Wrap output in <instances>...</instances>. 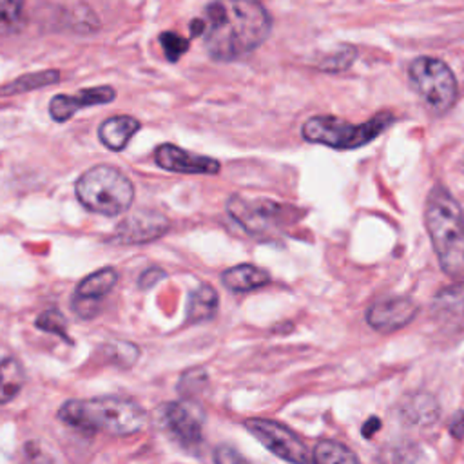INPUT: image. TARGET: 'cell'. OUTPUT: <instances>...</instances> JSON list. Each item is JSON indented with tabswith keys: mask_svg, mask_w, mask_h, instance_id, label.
Listing matches in <instances>:
<instances>
[{
	"mask_svg": "<svg viewBox=\"0 0 464 464\" xmlns=\"http://www.w3.org/2000/svg\"><path fill=\"white\" fill-rule=\"evenodd\" d=\"M203 42L219 62L238 60L258 49L271 35L269 12L251 0H218L203 10Z\"/></svg>",
	"mask_w": 464,
	"mask_h": 464,
	"instance_id": "obj_1",
	"label": "cell"
},
{
	"mask_svg": "<svg viewBox=\"0 0 464 464\" xmlns=\"http://www.w3.org/2000/svg\"><path fill=\"white\" fill-rule=\"evenodd\" d=\"M58 419L76 430L102 432L114 437L138 433L147 421L146 410L128 397L71 399L58 410Z\"/></svg>",
	"mask_w": 464,
	"mask_h": 464,
	"instance_id": "obj_2",
	"label": "cell"
},
{
	"mask_svg": "<svg viewBox=\"0 0 464 464\" xmlns=\"http://www.w3.org/2000/svg\"><path fill=\"white\" fill-rule=\"evenodd\" d=\"M424 223L441 269L453 278L464 276V214L457 200L441 185L428 194Z\"/></svg>",
	"mask_w": 464,
	"mask_h": 464,
	"instance_id": "obj_3",
	"label": "cell"
},
{
	"mask_svg": "<svg viewBox=\"0 0 464 464\" xmlns=\"http://www.w3.org/2000/svg\"><path fill=\"white\" fill-rule=\"evenodd\" d=\"M76 198L91 212L124 214L135 200V185L128 174L112 165H96L76 182Z\"/></svg>",
	"mask_w": 464,
	"mask_h": 464,
	"instance_id": "obj_4",
	"label": "cell"
},
{
	"mask_svg": "<svg viewBox=\"0 0 464 464\" xmlns=\"http://www.w3.org/2000/svg\"><path fill=\"white\" fill-rule=\"evenodd\" d=\"M394 124V114L379 112L365 124L354 126L335 116H312L301 129L307 142L321 144L332 149H358L376 140Z\"/></svg>",
	"mask_w": 464,
	"mask_h": 464,
	"instance_id": "obj_5",
	"label": "cell"
},
{
	"mask_svg": "<svg viewBox=\"0 0 464 464\" xmlns=\"http://www.w3.org/2000/svg\"><path fill=\"white\" fill-rule=\"evenodd\" d=\"M410 84L435 114L450 111L457 98V80L451 69L439 58L419 57L408 67Z\"/></svg>",
	"mask_w": 464,
	"mask_h": 464,
	"instance_id": "obj_6",
	"label": "cell"
},
{
	"mask_svg": "<svg viewBox=\"0 0 464 464\" xmlns=\"http://www.w3.org/2000/svg\"><path fill=\"white\" fill-rule=\"evenodd\" d=\"M245 428L269 451L290 464H312V455L305 442L285 424L272 419H247Z\"/></svg>",
	"mask_w": 464,
	"mask_h": 464,
	"instance_id": "obj_7",
	"label": "cell"
},
{
	"mask_svg": "<svg viewBox=\"0 0 464 464\" xmlns=\"http://www.w3.org/2000/svg\"><path fill=\"white\" fill-rule=\"evenodd\" d=\"M160 417L165 430L185 448H194L201 442L203 415L196 405L187 401L167 403L160 408Z\"/></svg>",
	"mask_w": 464,
	"mask_h": 464,
	"instance_id": "obj_8",
	"label": "cell"
},
{
	"mask_svg": "<svg viewBox=\"0 0 464 464\" xmlns=\"http://www.w3.org/2000/svg\"><path fill=\"white\" fill-rule=\"evenodd\" d=\"M169 228V219L158 210L140 209L122 219L116 227L114 240L119 244L133 245V244H147L164 236Z\"/></svg>",
	"mask_w": 464,
	"mask_h": 464,
	"instance_id": "obj_9",
	"label": "cell"
},
{
	"mask_svg": "<svg viewBox=\"0 0 464 464\" xmlns=\"http://www.w3.org/2000/svg\"><path fill=\"white\" fill-rule=\"evenodd\" d=\"M417 312L419 307L414 299L405 296H394L376 301L367 312V321L374 330L381 334H390L412 323Z\"/></svg>",
	"mask_w": 464,
	"mask_h": 464,
	"instance_id": "obj_10",
	"label": "cell"
},
{
	"mask_svg": "<svg viewBox=\"0 0 464 464\" xmlns=\"http://www.w3.org/2000/svg\"><path fill=\"white\" fill-rule=\"evenodd\" d=\"M116 281H119V272L111 267L100 269L84 278L75 290V312L82 317H93L98 312L100 301L114 289Z\"/></svg>",
	"mask_w": 464,
	"mask_h": 464,
	"instance_id": "obj_11",
	"label": "cell"
},
{
	"mask_svg": "<svg viewBox=\"0 0 464 464\" xmlns=\"http://www.w3.org/2000/svg\"><path fill=\"white\" fill-rule=\"evenodd\" d=\"M155 162L158 167L169 173H182V174H216L219 173V167H221L219 162L210 156L194 155L173 144L158 146L155 151Z\"/></svg>",
	"mask_w": 464,
	"mask_h": 464,
	"instance_id": "obj_12",
	"label": "cell"
},
{
	"mask_svg": "<svg viewBox=\"0 0 464 464\" xmlns=\"http://www.w3.org/2000/svg\"><path fill=\"white\" fill-rule=\"evenodd\" d=\"M116 98V91L111 85L89 87L78 94H57L49 102V114L55 122H67L78 109L91 105H105Z\"/></svg>",
	"mask_w": 464,
	"mask_h": 464,
	"instance_id": "obj_13",
	"label": "cell"
},
{
	"mask_svg": "<svg viewBox=\"0 0 464 464\" xmlns=\"http://www.w3.org/2000/svg\"><path fill=\"white\" fill-rule=\"evenodd\" d=\"M227 210L251 235H256L267 225L278 221L281 207L272 201H249L244 196H232L227 203Z\"/></svg>",
	"mask_w": 464,
	"mask_h": 464,
	"instance_id": "obj_14",
	"label": "cell"
},
{
	"mask_svg": "<svg viewBox=\"0 0 464 464\" xmlns=\"http://www.w3.org/2000/svg\"><path fill=\"white\" fill-rule=\"evenodd\" d=\"M430 314L444 330L457 332L464 328V283L441 289L432 301Z\"/></svg>",
	"mask_w": 464,
	"mask_h": 464,
	"instance_id": "obj_15",
	"label": "cell"
},
{
	"mask_svg": "<svg viewBox=\"0 0 464 464\" xmlns=\"http://www.w3.org/2000/svg\"><path fill=\"white\" fill-rule=\"evenodd\" d=\"M138 129L140 122L133 119V116H112V119H107L100 126L98 138L109 151L119 153L128 147V144L138 133Z\"/></svg>",
	"mask_w": 464,
	"mask_h": 464,
	"instance_id": "obj_16",
	"label": "cell"
},
{
	"mask_svg": "<svg viewBox=\"0 0 464 464\" xmlns=\"http://www.w3.org/2000/svg\"><path fill=\"white\" fill-rule=\"evenodd\" d=\"M221 281L232 292H251L260 287H265L271 281V276L256 265L244 263L225 271L221 274Z\"/></svg>",
	"mask_w": 464,
	"mask_h": 464,
	"instance_id": "obj_17",
	"label": "cell"
},
{
	"mask_svg": "<svg viewBox=\"0 0 464 464\" xmlns=\"http://www.w3.org/2000/svg\"><path fill=\"white\" fill-rule=\"evenodd\" d=\"M403 417L417 426H430L439 417V405L430 394H414L406 397L403 408Z\"/></svg>",
	"mask_w": 464,
	"mask_h": 464,
	"instance_id": "obj_18",
	"label": "cell"
},
{
	"mask_svg": "<svg viewBox=\"0 0 464 464\" xmlns=\"http://www.w3.org/2000/svg\"><path fill=\"white\" fill-rule=\"evenodd\" d=\"M26 374L15 358H0V405L13 401L22 390Z\"/></svg>",
	"mask_w": 464,
	"mask_h": 464,
	"instance_id": "obj_19",
	"label": "cell"
},
{
	"mask_svg": "<svg viewBox=\"0 0 464 464\" xmlns=\"http://www.w3.org/2000/svg\"><path fill=\"white\" fill-rule=\"evenodd\" d=\"M218 294L210 285L198 287L187 303V321L189 323H203L216 316L218 310Z\"/></svg>",
	"mask_w": 464,
	"mask_h": 464,
	"instance_id": "obj_20",
	"label": "cell"
},
{
	"mask_svg": "<svg viewBox=\"0 0 464 464\" xmlns=\"http://www.w3.org/2000/svg\"><path fill=\"white\" fill-rule=\"evenodd\" d=\"M57 82H60V71H57V69L40 71V73H28V75H22V76L15 78L13 82L0 87V96H13V94L28 93V91H33V89L48 87V85L57 84Z\"/></svg>",
	"mask_w": 464,
	"mask_h": 464,
	"instance_id": "obj_21",
	"label": "cell"
},
{
	"mask_svg": "<svg viewBox=\"0 0 464 464\" xmlns=\"http://www.w3.org/2000/svg\"><path fill=\"white\" fill-rule=\"evenodd\" d=\"M312 464H360L356 453L337 441H321L312 453Z\"/></svg>",
	"mask_w": 464,
	"mask_h": 464,
	"instance_id": "obj_22",
	"label": "cell"
},
{
	"mask_svg": "<svg viewBox=\"0 0 464 464\" xmlns=\"http://www.w3.org/2000/svg\"><path fill=\"white\" fill-rule=\"evenodd\" d=\"M24 24V4L13 3V0H0V35L17 33Z\"/></svg>",
	"mask_w": 464,
	"mask_h": 464,
	"instance_id": "obj_23",
	"label": "cell"
},
{
	"mask_svg": "<svg viewBox=\"0 0 464 464\" xmlns=\"http://www.w3.org/2000/svg\"><path fill=\"white\" fill-rule=\"evenodd\" d=\"M105 352H107V356H109V360L111 361H114V365H119V367H131L137 360H138V356H140V351L138 348L135 346V344H131V343H112V344H107L105 346Z\"/></svg>",
	"mask_w": 464,
	"mask_h": 464,
	"instance_id": "obj_24",
	"label": "cell"
},
{
	"mask_svg": "<svg viewBox=\"0 0 464 464\" xmlns=\"http://www.w3.org/2000/svg\"><path fill=\"white\" fill-rule=\"evenodd\" d=\"M35 325H37L40 330H46V332L57 334V335H60L62 339H67V341H69V337H67L66 319H64V316H62L58 310H55V308L42 312V314L37 317Z\"/></svg>",
	"mask_w": 464,
	"mask_h": 464,
	"instance_id": "obj_25",
	"label": "cell"
},
{
	"mask_svg": "<svg viewBox=\"0 0 464 464\" xmlns=\"http://www.w3.org/2000/svg\"><path fill=\"white\" fill-rule=\"evenodd\" d=\"M160 44H162L164 53H165L169 62H176L189 49V40H185L183 37H180L178 33H173V31L162 33L160 35Z\"/></svg>",
	"mask_w": 464,
	"mask_h": 464,
	"instance_id": "obj_26",
	"label": "cell"
},
{
	"mask_svg": "<svg viewBox=\"0 0 464 464\" xmlns=\"http://www.w3.org/2000/svg\"><path fill=\"white\" fill-rule=\"evenodd\" d=\"M356 58V48L344 46L334 58H330L323 67L328 71H343L346 67H351Z\"/></svg>",
	"mask_w": 464,
	"mask_h": 464,
	"instance_id": "obj_27",
	"label": "cell"
},
{
	"mask_svg": "<svg viewBox=\"0 0 464 464\" xmlns=\"http://www.w3.org/2000/svg\"><path fill=\"white\" fill-rule=\"evenodd\" d=\"M216 464H251L240 451H236L232 446L221 444L214 451Z\"/></svg>",
	"mask_w": 464,
	"mask_h": 464,
	"instance_id": "obj_28",
	"label": "cell"
},
{
	"mask_svg": "<svg viewBox=\"0 0 464 464\" xmlns=\"http://www.w3.org/2000/svg\"><path fill=\"white\" fill-rule=\"evenodd\" d=\"M448 430L450 433L455 437V439H462L464 437V412H457L450 424H448Z\"/></svg>",
	"mask_w": 464,
	"mask_h": 464,
	"instance_id": "obj_29",
	"label": "cell"
},
{
	"mask_svg": "<svg viewBox=\"0 0 464 464\" xmlns=\"http://www.w3.org/2000/svg\"><path fill=\"white\" fill-rule=\"evenodd\" d=\"M379 426H381V421H379L378 417H370V419L365 423V426H363V435L370 439V437L379 430Z\"/></svg>",
	"mask_w": 464,
	"mask_h": 464,
	"instance_id": "obj_30",
	"label": "cell"
}]
</instances>
